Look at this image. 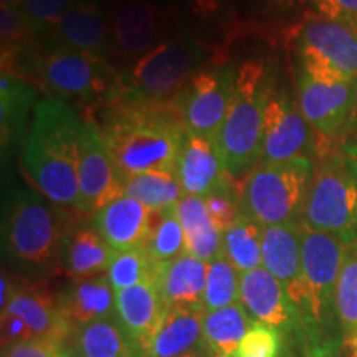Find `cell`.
<instances>
[{
  "mask_svg": "<svg viewBox=\"0 0 357 357\" xmlns=\"http://www.w3.org/2000/svg\"><path fill=\"white\" fill-rule=\"evenodd\" d=\"M95 121L123 181L149 171H174L187 132L181 95L169 101L134 96L124 89L98 109Z\"/></svg>",
  "mask_w": 357,
  "mask_h": 357,
  "instance_id": "cell-1",
  "label": "cell"
},
{
  "mask_svg": "<svg viewBox=\"0 0 357 357\" xmlns=\"http://www.w3.org/2000/svg\"><path fill=\"white\" fill-rule=\"evenodd\" d=\"M346 243L336 235L301 227V276L287 289L296 307L305 357H336L342 347L336 288Z\"/></svg>",
  "mask_w": 357,
  "mask_h": 357,
  "instance_id": "cell-2",
  "label": "cell"
},
{
  "mask_svg": "<svg viewBox=\"0 0 357 357\" xmlns=\"http://www.w3.org/2000/svg\"><path fill=\"white\" fill-rule=\"evenodd\" d=\"M83 131L84 119L68 101L45 96L33 109L22 149V166L40 194L48 202L75 212Z\"/></svg>",
  "mask_w": 357,
  "mask_h": 357,
  "instance_id": "cell-3",
  "label": "cell"
},
{
  "mask_svg": "<svg viewBox=\"0 0 357 357\" xmlns=\"http://www.w3.org/2000/svg\"><path fill=\"white\" fill-rule=\"evenodd\" d=\"M47 200L25 187H15L3 199V258L30 275H47L60 265L61 245L70 229L60 207Z\"/></svg>",
  "mask_w": 357,
  "mask_h": 357,
  "instance_id": "cell-4",
  "label": "cell"
},
{
  "mask_svg": "<svg viewBox=\"0 0 357 357\" xmlns=\"http://www.w3.org/2000/svg\"><path fill=\"white\" fill-rule=\"evenodd\" d=\"M271 79L261 60H247L236 68L235 91L217 144L230 181L247 178L263 155V118Z\"/></svg>",
  "mask_w": 357,
  "mask_h": 357,
  "instance_id": "cell-5",
  "label": "cell"
},
{
  "mask_svg": "<svg viewBox=\"0 0 357 357\" xmlns=\"http://www.w3.org/2000/svg\"><path fill=\"white\" fill-rule=\"evenodd\" d=\"M314 162L303 155L288 162H258L238 192L240 212L263 227L303 225Z\"/></svg>",
  "mask_w": 357,
  "mask_h": 357,
  "instance_id": "cell-6",
  "label": "cell"
},
{
  "mask_svg": "<svg viewBox=\"0 0 357 357\" xmlns=\"http://www.w3.org/2000/svg\"><path fill=\"white\" fill-rule=\"evenodd\" d=\"M312 230L336 235L344 243L357 240V153L333 149L314 164L305 220Z\"/></svg>",
  "mask_w": 357,
  "mask_h": 357,
  "instance_id": "cell-7",
  "label": "cell"
},
{
  "mask_svg": "<svg viewBox=\"0 0 357 357\" xmlns=\"http://www.w3.org/2000/svg\"><path fill=\"white\" fill-rule=\"evenodd\" d=\"M29 63L35 78L61 100H79L100 109L123 91V75L105 56L50 43L42 55L29 58Z\"/></svg>",
  "mask_w": 357,
  "mask_h": 357,
  "instance_id": "cell-8",
  "label": "cell"
},
{
  "mask_svg": "<svg viewBox=\"0 0 357 357\" xmlns=\"http://www.w3.org/2000/svg\"><path fill=\"white\" fill-rule=\"evenodd\" d=\"M205 48L187 37L155 43L149 52L134 60L123 75L126 91L153 101H169L181 95L192 77L202 70Z\"/></svg>",
  "mask_w": 357,
  "mask_h": 357,
  "instance_id": "cell-9",
  "label": "cell"
},
{
  "mask_svg": "<svg viewBox=\"0 0 357 357\" xmlns=\"http://www.w3.org/2000/svg\"><path fill=\"white\" fill-rule=\"evenodd\" d=\"M300 73L319 82H357V30L310 15L296 35Z\"/></svg>",
  "mask_w": 357,
  "mask_h": 357,
  "instance_id": "cell-10",
  "label": "cell"
},
{
  "mask_svg": "<svg viewBox=\"0 0 357 357\" xmlns=\"http://www.w3.org/2000/svg\"><path fill=\"white\" fill-rule=\"evenodd\" d=\"M357 82H319L300 73L298 105L319 137L337 142L356 126Z\"/></svg>",
  "mask_w": 357,
  "mask_h": 357,
  "instance_id": "cell-11",
  "label": "cell"
},
{
  "mask_svg": "<svg viewBox=\"0 0 357 357\" xmlns=\"http://www.w3.org/2000/svg\"><path fill=\"white\" fill-rule=\"evenodd\" d=\"M235 82L234 66L202 68L192 77L181 91V109L187 131L217 141L234 98Z\"/></svg>",
  "mask_w": 357,
  "mask_h": 357,
  "instance_id": "cell-12",
  "label": "cell"
},
{
  "mask_svg": "<svg viewBox=\"0 0 357 357\" xmlns=\"http://www.w3.org/2000/svg\"><path fill=\"white\" fill-rule=\"evenodd\" d=\"M70 324L58 310L56 298L38 287H17L2 310V347L35 337L68 342Z\"/></svg>",
  "mask_w": 357,
  "mask_h": 357,
  "instance_id": "cell-13",
  "label": "cell"
},
{
  "mask_svg": "<svg viewBox=\"0 0 357 357\" xmlns=\"http://www.w3.org/2000/svg\"><path fill=\"white\" fill-rule=\"evenodd\" d=\"M124 181L116 171L113 158L105 144L98 124L84 119V131L79 147L78 207L79 215H93L100 208L123 195Z\"/></svg>",
  "mask_w": 357,
  "mask_h": 357,
  "instance_id": "cell-14",
  "label": "cell"
},
{
  "mask_svg": "<svg viewBox=\"0 0 357 357\" xmlns=\"http://www.w3.org/2000/svg\"><path fill=\"white\" fill-rule=\"evenodd\" d=\"M310 124L300 105L284 89H271L263 118V155L260 162H288L306 155L311 146Z\"/></svg>",
  "mask_w": 357,
  "mask_h": 357,
  "instance_id": "cell-15",
  "label": "cell"
},
{
  "mask_svg": "<svg viewBox=\"0 0 357 357\" xmlns=\"http://www.w3.org/2000/svg\"><path fill=\"white\" fill-rule=\"evenodd\" d=\"M240 305L255 323L278 329L283 334L296 333L300 328L296 307L278 278L260 266L242 273L240 278Z\"/></svg>",
  "mask_w": 357,
  "mask_h": 357,
  "instance_id": "cell-16",
  "label": "cell"
},
{
  "mask_svg": "<svg viewBox=\"0 0 357 357\" xmlns=\"http://www.w3.org/2000/svg\"><path fill=\"white\" fill-rule=\"evenodd\" d=\"M176 172L184 195L207 197L220 187L231 184L217 141L189 131L178 151Z\"/></svg>",
  "mask_w": 357,
  "mask_h": 357,
  "instance_id": "cell-17",
  "label": "cell"
},
{
  "mask_svg": "<svg viewBox=\"0 0 357 357\" xmlns=\"http://www.w3.org/2000/svg\"><path fill=\"white\" fill-rule=\"evenodd\" d=\"M154 212L139 200L119 195L93 213L89 227L100 234L114 252L144 247L154 225Z\"/></svg>",
  "mask_w": 357,
  "mask_h": 357,
  "instance_id": "cell-18",
  "label": "cell"
},
{
  "mask_svg": "<svg viewBox=\"0 0 357 357\" xmlns=\"http://www.w3.org/2000/svg\"><path fill=\"white\" fill-rule=\"evenodd\" d=\"M208 263L184 253L171 261L158 263L154 283L166 310L204 311Z\"/></svg>",
  "mask_w": 357,
  "mask_h": 357,
  "instance_id": "cell-19",
  "label": "cell"
},
{
  "mask_svg": "<svg viewBox=\"0 0 357 357\" xmlns=\"http://www.w3.org/2000/svg\"><path fill=\"white\" fill-rule=\"evenodd\" d=\"M56 305L73 333L82 326L118 316L116 291L106 275L71 280L58 291Z\"/></svg>",
  "mask_w": 357,
  "mask_h": 357,
  "instance_id": "cell-20",
  "label": "cell"
},
{
  "mask_svg": "<svg viewBox=\"0 0 357 357\" xmlns=\"http://www.w3.org/2000/svg\"><path fill=\"white\" fill-rule=\"evenodd\" d=\"M160 30L159 10L147 0H121L111 22L116 55L137 60L154 47Z\"/></svg>",
  "mask_w": 357,
  "mask_h": 357,
  "instance_id": "cell-21",
  "label": "cell"
},
{
  "mask_svg": "<svg viewBox=\"0 0 357 357\" xmlns=\"http://www.w3.org/2000/svg\"><path fill=\"white\" fill-rule=\"evenodd\" d=\"M204 311L166 310L141 346V357H182L205 349Z\"/></svg>",
  "mask_w": 357,
  "mask_h": 357,
  "instance_id": "cell-22",
  "label": "cell"
},
{
  "mask_svg": "<svg viewBox=\"0 0 357 357\" xmlns=\"http://www.w3.org/2000/svg\"><path fill=\"white\" fill-rule=\"evenodd\" d=\"M52 45L93 53L106 58L109 45V26L96 0H79L65 13L50 32Z\"/></svg>",
  "mask_w": 357,
  "mask_h": 357,
  "instance_id": "cell-23",
  "label": "cell"
},
{
  "mask_svg": "<svg viewBox=\"0 0 357 357\" xmlns=\"http://www.w3.org/2000/svg\"><path fill=\"white\" fill-rule=\"evenodd\" d=\"M116 252L93 227H70L60 253V266L71 280L91 278L108 271Z\"/></svg>",
  "mask_w": 357,
  "mask_h": 357,
  "instance_id": "cell-24",
  "label": "cell"
},
{
  "mask_svg": "<svg viewBox=\"0 0 357 357\" xmlns=\"http://www.w3.org/2000/svg\"><path fill=\"white\" fill-rule=\"evenodd\" d=\"M166 307L160 300L154 280L142 281L131 288L116 291V314L119 323L137 346L144 344L151 336Z\"/></svg>",
  "mask_w": 357,
  "mask_h": 357,
  "instance_id": "cell-25",
  "label": "cell"
},
{
  "mask_svg": "<svg viewBox=\"0 0 357 357\" xmlns=\"http://www.w3.org/2000/svg\"><path fill=\"white\" fill-rule=\"evenodd\" d=\"M37 89L26 79L2 71L0 77V128L2 151L20 144L26 137V121L37 108Z\"/></svg>",
  "mask_w": 357,
  "mask_h": 357,
  "instance_id": "cell-26",
  "label": "cell"
},
{
  "mask_svg": "<svg viewBox=\"0 0 357 357\" xmlns=\"http://www.w3.org/2000/svg\"><path fill=\"white\" fill-rule=\"evenodd\" d=\"M176 211L185 235V250L205 263L223 255V231L213 223L204 197L184 195Z\"/></svg>",
  "mask_w": 357,
  "mask_h": 357,
  "instance_id": "cell-27",
  "label": "cell"
},
{
  "mask_svg": "<svg viewBox=\"0 0 357 357\" xmlns=\"http://www.w3.org/2000/svg\"><path fill=\"white\" fill-rule=\"evenodd\" d=\"M301 227L270 225L263 229L261 266L287 289L301 276Z\"/></svg>",
  "mask_w": 357,
  "mask_h": 357,
  "instance_id": "cell-28",
  "label": "cell"
},
{
  "mask_svg": "<svg viewBox=\"0 0 357 357\" xmlns=\"http://www.w3.org/2000/svg\"><path fill=\"white\" fill-rule=\"evenodd\" d=\"M70 344L83 357H141L139 346L126 333L118 316L82 326L71 334Z\"/></svg>",
  "mask_w": 357,
  "mask_h": 357,
  "instance_id": "cell-29",
  "label": "cell"
},
{
  "mask_svg": "<svg viewBox=\"0 0 357 357\" xmlns=\"http://www.w3.org/2000/svg\"><path fill=\"white\" fill-rule=\"evenodd\" d=\"M253 321L240 303L205 312L204 341L212 357H238V349Z\"/></svg>",
  "mask_w": 357,
  "mask_h": 357,
  "instance_id": "cell-30",
  "label": "cell"
},
{
  "mask_svg": "<svg viewBox=\"0 0 357 357\" xmlns=\"http://www.w3.org/2000/svg\"><path fill=\"white\" fill-rule=\"evenodd\" d=\"M336 305L347 356L357 357V240L346 243L336 288Z\"/></svg>",
  "mask_w": 357,
  "mask_h": 357,
  "instance_id": "cell-31",
  "label": "cell"
},
{
  "mask_svg": "<svg viewBox=\"0 0 357 357\" xmlns=\"http://www.w3.org/2000/svg\"><path fill=\"white\" fill-rule=\"evenodd\" d=\"M123 195L139 200L149 211L160 213L176 207L178 200L184 197V190L174 169V171H149L128 177L124 181Z\"/></svg>",
  "mask_w": 357,
  "mask_h": 357,
  "instance_id": "cell-32",
  "label": "cell"
},
{
  "mask_svg": "<svg viewBox=\"0 0 357 357\" xmlns=\"http://www.w3.org/2000/svg\"><path fill=\"white\" fill-rule=\"evenodd\" d=\"M263 229L247 215H240L234 225L223 234V255L229 258L240 273L261 266Z\"/></svg>",
  "mask_w": 357,
  "mask_h": 357,
  "instance_id": "cell-33",
  "label": "cell"
},
{
  "mask_svg": "<svg viewBox=\"0 0 357 357\" xmlns=\"http://www.w3.org/2000/svg\"><path fill=\"white\" fill-rule=\"evenodd\" d=\"M240 278L242 273L231 265L225 255H220L217 260L208 263L204 293L205 312L240 303Z\"/></svg>",
  "mask_w": 357,
  "mask_h": 357,
  "instance_id": "cell-34",
  "label": "cell"
},
{
  "mask_svg": "<svg viewBox=\"0 0 357 357\" xmlns=\"http://www.w3.org/2000/svg\"><path fill=\"white\" fill-rule=\"evenodd\" d=\"M144 247L155 263L171 261L187 253L184 229L178 220L176 207L158 213V220H154Z\"/></svg>",
  "mask_w": 357,
  "mask_h": 357,
  "instance_id": "cell-35",
  "label": "cell"
},
{
  "mask_svg": "<svg viewBox=\"0 0 357 357\" xmlns=\"http://www.w3.org/2000/svg\"><path fill=\"white\" fill-rule=\"evenodd\" d=\"M155 265L158 263L151 258L146 247L131 248L126 252H116L106 276L114 291H121L142 281L154 280Z\"/></svg>",
  "mask_w": 357,
  "mask_h": 357,
  "instance_id": "cell-36",
  "label": "cell"
},
{
  "mask_svg": "<svg viewBox=\"0 0 357 357\" xmlns=\"http://www.w3.org/2000/svg\"><path fill=\"white\" fill-rule=\"evenodd\" d=\"M35 32L20 6L0 7V40H2V65L19 56L29 47Z\"/></svg>",
  "mask_w": 357,
  "mask_h": 357,
  "instance_id": "cell-37",
  "label": "cell"
},
{
  "mask_svg": "<svg viewBox=\"0 0 357 357\" xmlns=\"http://www.w3.org/2000/svg\"><path fill=\"white\" fill-rule=\"evenodd\" d=\"M79 0H22L20 7L35 33L52 32Z\"/></svg>",
  "mask_w": 357,
  "mask_h": 357,
  "instance_id": "cell-38",
  "label": "cell"
},
{
  "mask_svg": "<svg viewBox=\"0 0 357 357\" xmlns=\"http://www.w3.org/2000/svg\"><path fill=\"white\" fill-rule=\"evenodd\" d=\"M281 337L283 334L278 329L261 323H253L240 344L238 357H278Z\"/></svg>",
  "mask_w": 357,
  "mask_h": 357,
  "instance_id": "cell-39",
  "label": "cell"
},
{
  "mask_svg": "<svg viewBox=\"0 0 357 357\" xmlns=\"http://www.w3.org/2000/svg\"><path fill=\"white\" fill-rule=\"evenodd\" d=\"M204 200L213 223H215L223 234L242 215V212H240L238 194L235 192L234 184L220 187L218 190L208 194L207 197H204Z\"/></svg>",
  "mask_w": 357,
  "mask_h": 357,
  "instance_id": "cell-40",
  "label": "cell"
},
{
  "mask_svg": "<svg viewBox=\"0 0 357 357\" xmlns=\"http://www.w3.org/2000/svg\"><path fill=\"white\" fill-rule=\"evenodd\" d=\"M68 342L50 337H35L2 347V357H66Z\"/></svg>",
  "mask_w": 357,
  "mask_h": 357,
  "instance_id": "cell-41",
  "label": "cell"
},
{
  "mask_svg": "<svg viewBox=\"0 0 357 357\" xmlns=\"http://www.w3.org/2000/svg\"><path fill=\"white\" fill-rule=\"evenodd\" d=\"M316 15L357 30V0H311Z\"/></svg>",
  "mask_w": 357,
  "mask_h": 357,
  "instance_id": "cell-42",
  "label": "cell"
},
{
  "mask_svg": "<svg viewBox=\"0 0 357 357\" xmlns=\"http://www.w3.org/2000/svg\"><path fill=\"white\" fill-rule=\"evenodd\" d=\"M230 0H190V8L194 15L202 20L217 19L225 10Z\"/></svg>",
  "mask_w": 357,
  "mask_h": 357,
  "instance_id": "cell-43",
  "label": "cell"
},
{
  "mask_svg": "<svg viewBox=\"0 0 357 357\" xmlns=\"http://www.w3.org/2000/svg\"><path fill=\"white\" fill-rule=\"evenodd\" d=\"M250 6L260 8V10H287V8L296 6L300 0H245Z\"/></svg>",
  "mask_w": 357,
  "mask_h": 357,
  "instance_id": "cell-44",
  "label": "cell"
},
{
  "mask_svg": "<svg viewBox=\"0 0 357 357\" xmlns=\"http://www.w3.org/2000/svg\"><path fill=\"white\" fill-rule=\"evenodd\" d=\"M182 357H212V354H211V351H208L207 347H205V349H200V351L190 352V354L182 356Z\"/></svg>",
  "mask_w": 357,
  "mask_h": 357,
  "instance_id": "cell-45",
  "label": "cell"
},
{
  "mask_svg": "<svg viewBox=\"0 0 357 357\" xmlns=\"http://www.w3.org/2000/svg\"><path fill=\"white\" fill-rule=\"evenodd\" d=\"M22 0H0V7H12V6H20Z\"/></svg>",
  "mask_w": 357,
  "mask_h": 357,
  "instance_id": "cell-46",
  "label": "cell"
},
{
  "mask_svg": "<svg viewBox=\"0 0 357 357\" xmlns=\"http://www.w3.org/2000/svg\"><path fill=\"white\" fill-rule=\"evenodd\" d=\"M66 357H83L82 354H79V352L75 349L73 346L71 344H68V351H66Z\"/></svg>",
  "mask_w": 357,
  "mask_h": 357,
  "instance_id": "cell-47",
  "label": "cell"
},
{
  "mask_svg": "<svg viewBox=\"0 0 357 357\" xmlns=\"http://www.w3.org/2000/svg\"><path fill=\"white\" fill-rule=\"evenodd\" d=\"M357 101V100H356ZM356 126H357V102H356Z\"/></svg>",
  "mask_w": 357,
  "mask_h": 357,
  "instance_id": "cell-48",
  "label": "cell"
}]
</instances>
